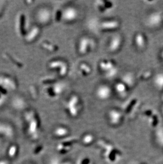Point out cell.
I'll return each instance as SVG.
<instances>
[{
    "label": "cell",
    "instance_id": "cell-1",
    "mask_svg": "<svg viewBox=\"0 0 163 164\" xmlns=\"http://www.w3.org/2000/svg\"><path fill=\"white\" fill-rule=\"evenodd\" d=\"M79 15V12L76 9L69 7L64 10L62 13V18L64 20L67 22H71L76 20Z\"/></svg>",
    "mask_w": 163,
    "mask_h": 164
},
{
    "label": "cell",
    "instance_id": "cell-6",
    "mask_svg": "<svg viewBox=\"0 0 163 164\" xmlns=\"http://www.w3.org/2000/svg\"><path fill=\"white\" fill-rule=\"evenodd\" d=\"M102 27L105 29H113L117 28L119 27V23L117 21H109L102 23Z\"/></svg>",
    "mask_w": 163,
    "mask_h": 164
},
{
    "label": "cell",
    "instance_id": "cell-7",
    "mask_svg": "<svg viewBox=\"0 0 163 164\" xmlns=\"http://www.w3.org/2000/svg\"><path fill=\"white\" fill-rule=\"evenodd\" d=\"M115 90L120 96H124L126 94L127 86L123 82L118 83L117 85H115Z\"/></svg>",
    "mask_w": 163,
    "mask_h": 164
},
{
    "label": "cell",
    "instance_id": "cell-8",
    "mask_svg": "<svg viewBox=\"0 0 163 164\" xmlns=\"http://www.w3.org/2000/svg\"><path fill=\"white\" fill-rule=\"evenodd\" d=\"M135 41L136 46L139 48H142L145 45V39L141 33H138L136 35Z\"/></svg>",
    "mask_w": 163,
    "mask_h": 164
},
{
    "label": "cell",
    "instance_id": "cell-11",
    "mask_svg": "<svg viewBox=\"0 0 163 164\" xmlns=\"http://www.w3.org/2000/svg\"><path fill=\"white\" fill-rule=\"evenodd\" d=\"M20 21L21 25L20 26V33H24V21H25V20H24V16H23V15H22V16L21 17Z\"/></svg>",
    "mask_w": 163,
    "mask_h": 164
},
{
    "label": "cell",
    "instance_id": "cell-9",
    "mask_svg": "<svg viewBox=\"0 0 163 164\" xmlns=\"http://www.w3.org/2000/svg\"><path fill=\"white\" fill-rule=\"evenodd\" d=\"M100 67H101V69H102L103 71H106L107 72L109 71L110 70H111L114 67L113 65L110 62H102L100 64Z\"/></svg>",
    "mask_w": 163,
    "mask_h": 164
},
{
    "label": "cell",
    "instance_id": "cell-5",
    "mask_svg": "<svg viewBox=\"0 0 163 164\" xmlns=\"http://www.w3.org/2000/svg\"><path fill=\"white\" fill-rule=\"evenodd\" d=\"M122 81L126 86H132L134 83V77L131 73H127L122 77Z\"/></svg>",
    "mask_w": 163,
    "mask_h": 164
},
{
    "label": "cell",
    "instance_id": "cell-3",
    "mask_svg": "<svg viewBox=\"0 0 163 164\" xmlns=\"http://www.w3.org/2000/svg\"><path fill=\"white\" fill-rule=\"evenodd\" d=\"M92 41L90 39L84 37L79 41V51L81 54H85L89 46H92Z\"/></svg>",
    "mask_w": 163,
    "mask_h": 164
},
{
    "label": "cell",
    "instance_id": "cell-4",
    "mask_svg": "<svg viewBox=\"0 0 163 164\" xmlns=\"http://www.w3.org/2000/svg\"><path fill=\"white\" fill-rule=\"evenodd\" d=\"M121 44V38L119 35L113 36L110 41L109 49L111 52H115L120 48Z\"/></svg>",
    "mask_w": 163,
    "mask_h": 164
},
{
    "label": "cell",
    "instance_id": "cell-10",
    "mask_svg": "<svg viewBox=\"0 0 163 164\" xmlns=\"http://www.w3.org/2000/svg\"><path fill=\"white\" fill-rule=\"evenodd\" d=\"M117 69L116 67H113V69L110 70L109 71L107 72V74H106V75L107 76V77L108 78H113L114 77V76H115V75H117Z\"/></svg>",
    "mask_w": 163,
    "mask_h": 164
},
{
    "label": "cell",
    "instance_id": "cell-2",
    "mask_svg": "<svg viewBox=\"0 0 163 164\" xmlns=\"http://www.w3.org/2000/svg\"><path fill=\"white\" fill-rule=\"evenodd\" d=\"M111 95V90L107 85L100 86L96 90V96L101 100L107 99Z\"/></svg>",
    "mask_w": 163,
    "mask_h": 164
}]
</instances>
